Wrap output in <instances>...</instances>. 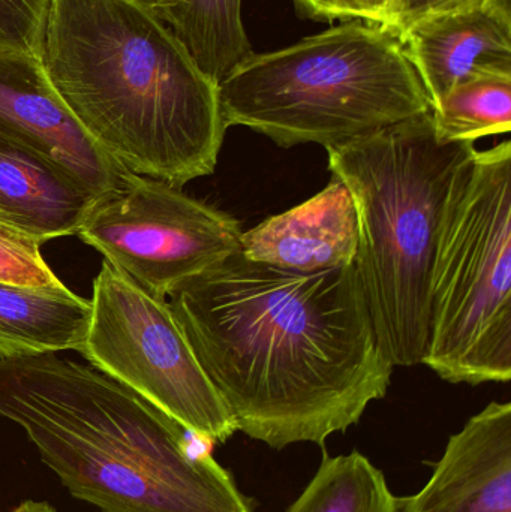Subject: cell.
<instances>
[{
	"label": "cell",
	"instance_id": "2e32d148",
	"mask_svg": "<svg viewBox=\"0 0 511 512\" xmlns=\"http://www.w3.org/2000/svg\"><path fill=\"white\" fill-rule=\"evenodd\" d=\"M285 512H398L383 471L359 451L324 456L317 474Z\"/></svg>",
	"mask_w": 511,
	"mask_h": 512
},
{
	"label": "cell",
	"instance_id": "9a60e30c",
	"mask_svg": "<svg viewBox=\"0 0 511 512\" xmlns=\"http://www.w3.org/2000/svg\"><path fill=\"white\" fill-rule=\"evenodd\" d=\"M161 20L218 84L254 53L243 26L242 0H182Z\"/></svg>",
	"mask_w": 511,
	"mask_h": 512
},
{
	"label": "cell",
	"instance_id": "7a4b0ae2",
	"mask_svg": "<svg viewBox=\"0 0 511 512\" xmlns=\"http://www.w3.org/2000/svg\"><path fill=\"white\" fill-rule=\"evenodd\" d=\"M42 65L66 110L120 168L182 188L215 173L219 87L137 0H51Z\"/></svg>",
	"mask_w": 511,
	"mask_h": 512
},
{
	"label": "cell",
	"instance_id": "3957f363",
	"mask_svg": "<svg viewBox=\"0 0 511 512\" xmlns=\"http://www.w3.org/2000/svg\"><path fill=\"white\" fill-rule=\"evenodd\" d=\"M0 415L101 512H254L195 435L95 367L56 354L0 357Z\"/></svg>",
	"mask_w": 511,
	"mask_h": 512
},
{
	"label": "cell",
	"instance_id": "5bb4252c",
	"mask_svg": "<svg viewBox=\"0 0 511 512\" xmlns=\"http://www.w3.org/2000/svg\"><path fill=\"white\" fill-rule=\"evenodd\" d=\"M92 304L71 289L0 280V357L80 351Z\"/></svg>",
	"mask_w": 511,
	"mask_h": 512
},
{
	"label": "cell",
	"instance_id": "e0dca14e",
	"mask_svg": "<svg viewBox=\"0 0 511 512\" xmlns=\"http://www.w3.org/2000/svg\"><path fill=\"white\" fill-rule=\"evenodd\" d=\"M444 143L471 141L511 131V77H483L453 87L432 108Z\"/></svg>",
	"mask_w": 511,
	"mask_h": 512
},
{
	"label": "cell",
	"instance_id": "ba28073f",
	"mask_svg": "<svg viewBox=\"0 0 511 512\" xmlns=\"http://www.w3.org/2000/svg\"><path fill=\"white\" fill-rule=\"evenodd\" d=\"M242 233L233 216L179 186L125 171L77 236L144 291L167 298L239 254Z\"/></svg>",
	"mask_w": 511,
	"mask_h": 512
},
{
	"label": "cell",
	"instance_id": "603a6c76",
	"mask_svg": "<svg viewBox=\"0 0 511 512\" xmlns=\"http://www.w3.org/2000/svg\"><path fill=\"white\" fill-rule=\"evenodd\" d=\"M137 2L143 3L144 6L152 9V11L161 18L165 12L173 9L174 6L179 5L182 0H137Z\"/></svg>",
	"mask_w": 511,
	"mask_h": 512
},
{
	"label": "cell",
	"instance_id": "4fadbf2b",
	"mask_svg": "<svg viewBox=\"0 0 511 512\" xmlns=\"http://www.w3.org/2000/svg\"><path fill=\"white\" fill-rule=\"evenodd\" d=\"M95 194L50 156L0 134V225L36 243L77 236Z\"/></svg>",
	"mask_w": 511,
	"mask_h": 512
},
{
	"label": "cell",
	"instance_id": "5b68a950",
	"mask_svg": "<svg viewBox=\"0 0 511 512\" xmlns=\"http://www.w3.org/2000/svg\"><path fill=\"white\" fill-rule=\"evenodd\" d=\"M218 87L227 128L243 126L284 149L341 146L432 111L398 38L363 20L249 54Z\"/></svg>",
	"mask_w": 511,
	"mask_h": 512
},
{
	"label": "cell",
	"instance_id": "7402d4cb",
	"mask_svg": "<svg viewBox=\"0 0 511 512\" xmlns=\"http://www.w3.org/2000/svg\"><path fill=\"white\" fill-rule=\"evenodd\" d=\"M393 2L395 0H363V5L368 12L369 23L381 26Z\"/></svg>",
	"mask_w": 511,
	"mask_h": 512
},
{
	"label": "cell",
	"instance_id": "44dd1931",
	"mask_svg": "<svg viewBox=\"0 0 511 512\" xmlns=\"http://www.w3.org/2000/svg\"><path fill=\"white\" fill-rule=\"evenodd\" d=\"M299 11L312 20L368 21L363 0H294Z\"/></svg>",
	"mask_w": 511,
	"mask_h": 512
},
{
	"label": "cell",
	"instance_id": "30bf717a",
	"mask_svg": "<svg viewBox=\"0 0 511 512\" xmlns=\"http://www.w3.org/2000/svg\"><path fill=\"white\" fill-rule=\"evenodd\" d=\"M0 134L50 156L98 198L125 173L66 110L45 74L41 57L2 48Z\"/></svg>",
	"mask_w": 511,
	"mask_h": 512
},
{
	"label": "cell",
	"instance_id": "7c38bea8",
	"mask_svg": "<svg viewBox=\"0 0 511 512\" xmlns=\"http://www.w3.org/2000/svg\"><path fill=\"white\" fill-rule=\"evenodd\" d=\"M357 249L356 206L336 177L305 203L242 233L240 240V254L249 261L300 273L354 264Z\"/></svg>",
	"mask_w": 511,
	"mask_h": 512
},
{
	"label": "cell",
	"instance_id": "d6986e66",
	"mask_svg": "<svg viewBox=\"0 0 511 512\" xmlns=\"http://www.w3.org/2000/svg\"><path fill=\"white\" fill-rule=\"evenodd\" d=\"M51 0H0V48L42 57Z\"/></svg>",
	"mask_w": 511,
	"mask_h": 512
},
{
	"label": "cell",
	"instance_id": "ffe728a7",
	"mask_svg": "<svg viewBox=\"0 0 511 512\" xmlns=\"http://www.w3.org/2000/svg\"><path fill=\"white\" fill-rule=\"evenodd\" d=\"M468 0H395L381 27L398 36L410 24L446 9L455 8Z\"/></svg>",
	"mask_w": 511,
	"mask_h": 512
},
{
	"label": "cell",
	"instance_id": "cb8c5ba5",
	"mask_svg": "<svg viewBox=\"0 0 511 512\" xmlns=\"http://www.w3.org/2000/svg\"><path fill=\"white\" fill-rule=\"evenodd\" d=\"M8 512H57L47 502L24 501Z\"/></svg>",
	"mask_w": 511,
	"mask_h": 512
},
{
	"label": "cell",
	"instance_id": "6da1fadb",
	"mask_svg": "<svg viewBox=\"0 0 511 512\" xmlns=\"http://www.w3.org/2000/svg\"><path fill=\"white\" fill-rule=\"evenodd\" d=\"M170 307L237 432L273 450L324 447L389 390L395 367L356 262L300 273L239 252L177 289Z\"/></svg>",
	"mask_w": 511,
	"mask_h": 512
},
{
	"label": "cell",
	"instance_id": "8992f818",
	"mask_svg": "<svg viewBox=\"0 0 511 512\" xmlns=\"http://www.w3.org/2000/svg\"><path fill=\"white\" fill-rule=\"evenodd\" d=\"M423 363L450 384L511 379V143L474 152L453 176L429 279Z\"/></svg>",
	"mask_w": 511,
	"mask_h": 512
},
{
	"label": "cell",
	"instance_id": "277c9868",
	"mask_svg": "<svg viewBox=\"0 0 511 512\" xmlns=\"http://www.w3.org/2000/svg\"><path fill=\"white\" fill-rule=\"evenodd\" d=\"M326 150L356 206V267L378 343L393 367L422 364L441 210L474 143L438 140L431 111Z\"/></svg>",
	"mask_w": 511,
	"mask_h": 512
},
{
	"label": "cell",
	"instance_id": "8fae6325",
	"mask_svg": "<svg viewBox=\"0 0 511 512\" xmlns=\"http://www.w3.org/2000/svg\"><path fill=\"white\" fill-rule=\"evenodd\" d=\"M398 512H511V403L492 402L450 436L431 480Z\"/></svg>",
	"mask_w": 511,
	"mask_h": 512
},
{
	"label": "cell",
	"instance_id": "9c48e42d",
	"mask_svg": "<svg viewBox=\"0 0 511 512\" xmlns=\"http://www.w3.org/2000/svg\"><path fill=\"white\" fill-rule=\"evenodd\" d=\"M396 38L431 108L459 84L511 77V0H468L420 18Z\"/></svg>",
	"mask_w": 511,
	"mask_h": 512
},
{
	"label": "cell",
	"instance_id": "ac0fdd59",
	"mask_svg": "<svg viewBox=\"0 0 511 512\" xmlns=\"http://www.w3.org/2000/svg\"><path fill=\"white\" fill-rule=\"evenodd\" d=\"M0 280L35 288H62L35 240L0 225Z\"/></svg>",
	"mask_w": 511,
	"mask_h": 512
},
{
	"label": "cell",
	"instance_id": "52a82bcc",
	"mask_svg": "<svg viewBox=\"0 0 511 512\" xmlns=\"http://www.w3.org/2000/svg\"><path fill=\"white\" fill-rule=\"evenodd\" d=\"M80 354L206 442L237 432L224 400L198 363L170 303L102 262Z\"/></svg>",
	"mask_w": 511,
	"mask_h": 512
}]
</instances>
